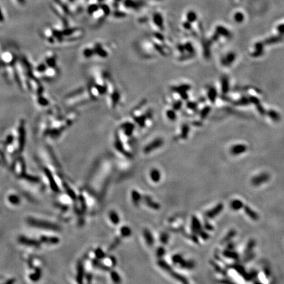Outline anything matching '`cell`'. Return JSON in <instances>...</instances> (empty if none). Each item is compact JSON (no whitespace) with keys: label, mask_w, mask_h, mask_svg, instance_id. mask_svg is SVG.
<instances>
[{"label":"cell","mask_w":284,"mask_h":284,"mask_svg":"<svg viewBox=\"0 0 284 284\" xmlns=\"http://www.w3.org/2000/svg\"><path fill=\"white\" fill-rule=\"evenodd\" d=\"M164 254H165V250H164V248L160 247V248L158 249H157V255L159 257H162L164 255Z\"/></svg>","instance_id":"cell-34"},{"label":"cell","mask_w":284,"mask_h":284,"mask_svg":"<svg viewBox=\"0 0 284 284\" xmlns=\"http://www.w3.org/2000/svg\"><path fill=\"white\" fill-rule=\"evenodd\" d=\"M168 272L169 273V274L172 278L177 279V280H178V281H180V282H182L183 283H188V281H187V279L185 277H183V276H182V275L179 274L178 273L175 272V271H173L172 269H171L170 271H168Z\"/></svg>","instance_id":"cell-13"},{"label":"cell","mask_w":284,"mask_h":284,"mask_svg":"<svg viewBox=\"0 0 284 284\" xmlns=\"http://www.w3.org/2000/svg\"><path fill=\"white\" fill-rule=\"evenodd\" d=\"M223 255L228 259H234V260H238L239 256L236 252L231 251V249L225 250L223 251Z\"/></svg>","instance_id":"cell-15"},{"label":"cell","mask_w":284,"mask_h":284,"mask_svg":"<svg viewBox=\"0 0 284 284\" xmlns=\"http://www.w3.org/2000/svg\"><path fill=\"white\" fill-rule=\"evenodd\" d=\"M256 246V241L255 239H251L247 243V245L244 251V255H247L253 253V249Z\"/></svg>","instance_id":"cell-11"},{"label":"cell","mask_w":284,"mask_h":284,"mask_svg":"<svg viewBox=\"0 0 284 284\" xmlns=\"http://www.w3.org/2000/svg\"><path fill=\"white\" fill-rule=\"evenodd\" d=\"M150 176L151 180L154 182H159L160 180V173L159 170L153 169L150 172Z\"/></svg>","instance_id":"cell-18"},{"label":"cell","mask_w":284,"mask_h":284,"mask_svg":"<svg viewBox=\"0 0 284 284\" xmlns=\"http://www.w3.org/2000/svg\"><path fill=\"white\" fill-rule=\"evenodd\" d=\"M178 265L183 269L192 270L195 267V263L194 260H186L185 259H182L181 261L180 262V263L178 264Z\"/></svg>","instance_id":"cell-10"},{"label":"cell","mask_w":284,"mask_h":284,"mask_svg":"<svg viewBox=\"0 0 284 284\" xmlns=\"http://www.w3.org/2000/svg\"><path fill=\"white\" fill-rule=\"evenodd\" d=\"M163 142L161 139H157L156 140L153 141L152 143H149V145L147 146L146 147L145 149H144V151H145L146 153H149V152L153 151L157 148H159L161 146L163 145Z\"/></svg>","instance_id":"cell-8"},{"label":"cell","mask_w":284,"mask_h":284,"mask_svg":"<svg viewBox=\"0 0 284 284\" xmlns=\"http://www.w3.org/2000/svg\"><path fill=\"white\" fill-rule=\"evenodd\" d=\"M224 209V205L222 203H218L216 206L213 207L211 210H208V211L205 213V216L209 219H212V218L217 216L220 213L222 212Z\"/></svg>","instance_id":"cell-5"},{"label":"cell","mask_w":284,"mask_h":284,"mask_svg":"<svg viewBox=\"0 0 284 284\" xmlns=\"http://www.w3.org/2000/svg\"><path fill=\"white\" fill-rule=\"evenodd\" d=\"M0 68H2V63H1V59H0Z\"/></svg>","instance_id":"cell-41"},{"label":"cell","mask_w":284,"mask_h":284,"mask_svg":"<svg viewBox=\"0 0 284 284\" xmlns=\"http://www.w3.org/2000/svg\"><path fill=\"white\" fill-rule=\"evenodd\" d=\"M4 20H5V19H4L3 14L1 10V9H0V23H3Z\"/></svg>","instance_id":"cell-38"},{"label":"cell","mask_w":284,"mask_h":284,"mask_svg":"<svg viewBox=\"0 0 284 284\" xmlns=\"http://www.w3.org/2000/svg\"><path fill=\"white\" fill-rule=\"evenodd\" d=\"M84 267L82 263H78V272H77V282L78 283H82V279L84 278Z\"/></svg>","instance_id":"cell-16"},{"label":"cell","mask_w":284,"mask_h":284,"mask_svg":"<svg viewBox=\"0 0 284 284\" xmlns=\"http://www.w3.org/2000/svg\"><path fill=\"white\" fill-rule=\"evenodd\" d=\"M236 234H237L236 230H235L234 229L230 230L228 232V234L225 235V237L222 239V243L224 244L226 243H229L231 240L235 236V235H236Z\"/></svg>","instance_id":"cell-14"},{"label":"cell","mask_w":284,"mask_h":284,"mask_svg":"<svg viewBox=\"0 0 284 284\" xmlns=\"http://www.w3.org/2000/svg\"><path fill=\"white\" fill-rule=\"evenodd\" d=\"M146 203H147V205H148V206L153 208L159 209L160 208V205L158 203L153 202V201H151L149 197H146Z\"/></svg>","instance_id":"cell-21"},{"label":"cell","mask_w":284,"mask_h":284,"mask_svg":"<svg viewBox=\"0 0 284 284\" xmlns=\"http://www.w3.org/2000/svg\"><path fill=\"white\" fill-rule=\"evenodd\" d=\"M235 55L234 53H229L225 57V58L223 59V63L224 64H225V65H227V66H228V65H230L231 63H232V62L235 60Z\"/></svg>","instance_id":"cell-19"},{"label":"cell","mask_w":284,"mask_h":284,"mask_svg":"<svg viewBox=\"0 0 284 284\" xmlns=\"http://www.w3.org/2000/svg\"><path fill=\"white\" fill-rule=\"evenodd\" d=\"M16 69L20 88L28 91L29 81L34 76L32 68L24 56H19L16 63Z\"/></svg>","instance_id":"cell-2"},{"label":"cell","mask_w":284,"mask_h":284,"mask_svg":"<svg viewBox=\"0 0 284 284\" xmlns=\"http://www.w3.org/2000/svg\"><path fill=\"white\" fill-rule=\"evenodd\" d=\"M203 230L201 224L195 216H193L191 219V231L195 234L199 235Z\"/></svg>","instance_id":"cell-7"},{"label":"cell","mask_w":284,"mask_h":284,"mask_svg":"<svg viewBox=\"0 0 284 284\" xmlns=\"http://www.w3.org/2000/svg\"><path fill=\"white\" fill-rule=\"evenodd\" d=\"M26 130L25 120L20 119L17 122L12 132L9 134L3 142L6 153L11 158H16L24 149Z\"/></svg>","instance_id":"cell-1"},{"label":"cell","mask_w":284,"mask_h":284,"mask_svg":"<svg viewBox=\"0 0 284 284\" xmlns=\"http://www.w3.org/2000/svg\"><path fill=\"white\" fill-rule=\"evenodd\" d=\"M120 233H121L122 236L128 237V236H130V235H131L132 231H131V230H130V228H129V227L124 226V227H122V228L120 229Z\"/></svg>","instance_id":"cell-23"},{"label":"cell","mask_w":284,"mask_h":284,"mask_svg":"<svg viewBox=\"0 0 284 284\" xmlns=\"http://www.w3.org/2000/svg\"><path fill=\"white\" fill-rule=\"evenodd\" d=\"M111 276L112 279L114 282H115V283H120V278L119 275L118 274L117 272H112L111 273Z\"/></svg>","instance_id":"cell-28"},{"label":"cell","mask_w":284,"mask_h":284,"mask_svg":"<svg viewBox=\"0 0 284 284\" xmlns=\"http://www.w3.org/2000/svg\"><path fill=\"white\" fill-rule=\"evenodd\" d=\"M109 218L114 224H118L120 222V218L118 214L115 211H111L109 213Z\"/></svg>","instance_id":"cell-20"},{"label":"cell","mask_w":284,"mask_h":284,"mask_svg":"<svg viewBox=\"0 0 284 284\" xmlns=\"http://www.w3.org/2000/svg\"><path fill=\"white\" fill-rule=\"evenodd\" d=\"M278 30V31H279V32L284 33V24H282L280 26H279Z\"/></svg>","instance_id":"cell-39"},{"label":"cell","mask_w":284,"mask_h":284,"mask_svg":"<svg viewBox=\"0 0 284 284\" xmlns=\"http://www.w3.org/2000/svg\"><path fill=\"white\" fill-rule=\"evenodd\" d=\"M201 238L202 239H205V240H207L209 238V235L207 233V232H205V231H204L203 230H202L201 231L200 234H199Z\"/></svg>","instance_id":"cell-35"},{"label":"cell","mask_w":284,"mask_h":284,"mask_svg":"<svg viewBox=\"0 0 284 284\" xmlns=\"http://www.w3.org/2000/svg\"><path fill=\"white\" fill-rule=\"evenodd\" d=\"M27 222L29 225L31 226L35 227V228L43 229V230H59L60 227L55 224L51 223V222H47L46 220H43L38 218L31 217L27 218Z\"/></svg>","instance_id":"cell-3"},{"label":"cell","mask_w":284,"mask_h":284,"mask_svg":"<svg viewBox=\"0 0 284 284\" xmlns=\"http://www.w3.org/2000/svg\"><path fill=\"white\" fill-rule=\"evenodd\" d=\"M17 1L20 4H24L25 3V0H17Z\"/></svg>","instance_id":"cell-40"},{"label":"cell","mask_w":284,"mask_h":284,"mask_svg":"<svg viewBox=\"0 0 284 284\" xmlns=\"http://www.w3.org/2000/svg\"><path fill=\"white\" fill-rule=\"evenodd\" d=\"M243 206H244L243 203L239 199H234L233 201H231L230 203L231 208L235 211H239L240 209H242L243 207Z\"/></svg>","instance_id":"cell-12"},{"label":"cell","mask_w":284,"mask_h":284,"mask_svg":"<svg viewBox=\"0 0 284 284\" xmlns=\"http://www.w3.org/2000/svg\"><path fill=\"white\" fill-rule=\"evenodd\" d=\"M169 239V235L167 234H163L160 236V241L164 244H167Z\"/></svg>","instance_id":"cell-33"},{"label":"cell","mask_w":284,"mask_h":284,"mask_svg":"<svg viewBox=\"0 0 284 284\" xmlns=\"http://www.w3.org/2000/svg\"><path fill=\"white\" fill-rule=\"evenodd\" d=\"M132 199L134 203L138 204L139 203V201L141 199V195L139 194L138 191H133L132 193Z\"/></svg>","instance_id":"cell-25"},{"label":"cell","mask_w":284,"mask_h":284,"mask_svg":"<svg viewBox=\"0 0 284 284\" xmlns=\"http://www.w3.org/2000/svg\"><path fill=\"white\" fill-rule=\"evenodd\" d=\"M270 174L267 172H262L258 175L255 176L254 177H253L251 183L252 186H255V187H259L261 185H263V183L267 182L270 180Z\"/></svg>","instance_id":"cell-4"},{"label":"cell","mask_w":284,"mask_h":284,"mask_svg":"<svg viewBox=\"0 0 284 284\" xmlns=\"http://www.w3.org/2000/svg\"><path fill=\"white\" fill-rule=\"evenodd\" d=\"M234 18L235 21L238 22V23H242L244 19V16L242 13H235Z\"/></svg>","instance_id":"cell-30"},{"label":"cell","mask_w":284,"mask_h":284,"mask_svg":"<svg viewBox=\"0 0 284 284\" xmlns=\"http://www.w3.org/2000/svg\"><path fill=\"white\" fill-rule=\"evenodd\" d=\"M93 263H94V266H95L96 267L100 268L101 269H103V270H109V268H108V267H107L106 266H104V265H103V264H100L98 260H95L93 261Z\"/></svg>","instance_id":"cell-32"},{"label":"cell","mask_w":284,"mask_h":284,"mask_svg":"<svg viewBox=\"0 0 284 284\" xmlns=\"http://www.w3.org/2000/svg\"><path fill=\"white\" fill-rule=\"evenodd\" d=\"M95 254L98 259H103V257L105 256V254L104 252L101 249H96Z\"/></svg>","instance_id":"cell-29"},{"label":"cell","mask_w":284,"mask_h":284,"mask_svg":"<svg viewBox=\"0 0 284 284\" xmlns=\"http://www.w3.org/2000/svg\"><path fill=\"white\" fill-rule=\"evenodd\" d=\"M183 259V257L180 254H176V255H174L172 258V262L173 263L175 264H178L179 263H180V262L181 261V260Z\"/></svg>","instance_id":"cell-27"},{"label":"cell","mask_w":284,"mask_h":284,"mask_svg":"<svg viewBox=\"0 0 284 284\" xmlns=\"http://www.w3.org/2000/svg\"><path fill=\"white\" fill-rule=\"evenodd\" d=\"M143 235H144V238H145L147 243L149 245H153L154 239L149 230H144Z\"/></svg>","instance_id":"cell-17"},{"label":"cell","mask_w":284,"mask_h":284,"mask_svg":"<svg viewBox=\"0 0 284 284\" xmlns=\"http://www.w3.org/2000/svg\"><path fill=\"white\" fill-rule=\"evenodd\" d=\"M158 264L159 265L160 267L162 268L163 270H164L165 271H167V272H168V271H170V270L172 269L171 268V266H170L167 262L164 261V260H160L158 262Z\"/></svg>","instance_id":"cell-22"},{"label":"cell","mask_w":284,"mask_h":284,"mask_svg":"<svg viewBox=\"0 0 284 284\" xmlns=\"http://www.w3.org/2000/svg\"><path fill=\"white\" fill-rule=\"evenodd\" d=\"M205 228H206V230H209V231L214 230V227L211 224V223H209V222L207 221L205 222Z\"/></svg>","instance_id":"cell-36"},{"label":"cell","mask_w":284,"mask_h":284,"mask_svg":"<svg viewBox=\"0 0 284 284\" xmlns=\"http://www.w3.org/2000/svg\"><path fill=\"white\" fill-rule=\"evenodd\" d=\"M247 150V147L245 144H235L230 149V153L234 156H237L242 155L246 152Z\"/></svg>","instance_id":"cell-6"},{"label":"cell","mask_w":284,"mask_h":284,"mask_svg":"<svg viewBox=\"0 0 284 284\" xmlns=\"http://www.w3.org/2000/svg\"><path fill=\"white\" fill-rule=\"evenodd\" d=\"M97 9H98V7H97V6H95V5H92V6H90V7H89V11H90L91 13H93V12L95 11V10Z\"/></svg>","instance_id":"cell-37"},{"label":"cell","mask_w":284,"mask_h":284,"mask_svg":"<svg viewBox=\"0 0 284 284\" xmlns=\"http://www.w3.org/2000/svg\"><path fill=\"white\" fill-rule=\"evenodd\" d=\"M211 264L212 265L213 267L215 268V270L216 271V272L221 273L222 275H224V276H226V272L224 270H222V268L220 267V266H218L216 263H214V262H212V261H211Z\"/></svg>","instance_id":"cell-26"},{"label":"cell","mask_w":284,"mask_h":284,"mask_svg":"<svg viewBox=\"0 0 284 284\" xmlns=\"http://www.w3.org/2000/svg\"><path fill=\"white\" fill-rule=\"evenodd\" d=\"M115 1H120V0H115Z\"/></svg>","instance_id":"cell-42"},{"label":"cell","mask_w":284,"mask_h":284,"mask_svg":"<svg viewBox=\"0 0 284 284\" xmlns=\"http://www.w3.org/2000/svg\"><path fill=\"white\" fill-rule=\"evenodd\" d=\"M197 18V15L195 14V13L194 12H189L188 14H187V19L190 20V22H194Z\"/></svg>","instance_id":"cell-31"},{"label":"cell","mask_w":284,"mask_h":284,"mask_svg":"<svg viewBox=\"0 0 284 284\" xmlns=\"http://www.w3.org/2000/svg\"><path fill=\"white\" fill-rule=\"evenodd\" d=\"M154 20L155 23L159 26V27H163V18L161 15L159 13H157L154 15Z\"/></svg>","instance_id":"cell-24"},{"label":"cell","mask_w":284,"mask_h":284,"mask_svg":"<svg viewBox=\"0 0 284 284\" xmlns=\"http://www.w3.org/2000/svg\"><path fill=\"white\" fill-rule=\"evenodd\" d=\"M243 208L245 212L246 215L249 217L251 220L256 221L259 219V215H258L254 210H253L250 207H249L248 205H245V206H243Z\"/></svg>","instance_id":"cell-9"}]
</instances>
